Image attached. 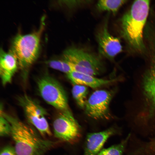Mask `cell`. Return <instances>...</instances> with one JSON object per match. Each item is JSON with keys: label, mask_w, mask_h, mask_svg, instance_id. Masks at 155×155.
Returning a JSON list of instances; mask_svg holds the SVG:
<instances>
[{"label": "cell", "mask_w": 155, "mask_h": 155, "mask_svg": "<svg viewBox=\"0 0 155 155\" xmlns=\"http://www.w3.org/2000/svg\"><path fill=\"white\" fill-rule=\"evenodd\" d=\"M37 84L40 96L47 103L60 112L70 110L66 93L61 85L55 78L45 74L38 79Z\"/></svg>", "instance_id": "cell-4"}, {"label": "cell", "mask_w": 155, "mask_h": 155, "mask_svg": "<svg viewBox=\"0 0 155 155\" xmlns=\"http://www.w3.org/2000/svg\"><path fill=\"white\" fill-rule=\"evenodd\" d=\"M28 121L43 135H51V133L46 118V112L37 102L26 94L17 98Z\"/></svg>", "instance_id": "cell-5"}, {"label": "cell", "mask_w": 155, "mask_h": 155, "mask_svg": "<svg viewBox=\"0 0 155 155\" xmlns=\"http://www.w3.org/2000/svg\"><path fill=\"white\" fill-rule=\"evenodd\" d=\"M150 1H135L122 17L121 31L129 47L136 53L145 52L144 31L148 15Z\"/></svg>", "instance_id": "cell-1"}, {"label": "cell", "mask_w": 155, "mask_h": 155, "mask_svg": "<svg viewBox=\"0 0 155 155\" xmlns=\"http://www.w3.org/2000/svg\"><path fill=\"white\" fill-rule=\"evenodd\" d=\"M0 155H17L14 148L9 146L3 148L1 150Z\"/></svg>", "instance_id": "cell-20"}, {"label": "cell", "mask_w": 155, "mask_h": 155, "mask_svg": "<svg viewBox=\"0 0 155 155\" xmlns=\"http://www.w3.org/2000/svg\"><path fill=\"white\" fill-rule=\"evenodd\" d=\"M67 78L74 84H78L96 88L117 81V79L106 80L96 78L89 74L72 72L66 75Z\"/></svg>", "instance_id": "cell-13"}, {"label": "cell", "mask_w": 155, "mask_h": 155, "mask_svg": "<svg viewBox=\"0 0 155 155\" xmlns=\"http://www.w3.org/2000/svg\"><path fill=\"white\" fill-rule=\"evenodd\" d=\"M121 129L112 126L104 130L88 133L86 137L84 155H96L111 136L121 133Z\"/></svg>", "instance_id": "cell-11"}, {"label": "cell", "mask_w": 155, "mask_h": 155, "mask_svg": "<svg viewBox=\"0 0 155 155\" xmlns=\"http://www.w3.org/2000/svg\"><path fill=\"white\" fill-rule=\"evenodd\" d=\"M71 92L78 106L81 108L84 109L88 93L87 87L80 85H74Z\"/></svg>", "instance_id": "cell-16"}, {"label": "cell", "mask_w": 155, "mask_h": 155, "mask_svg": "<svg viewBox=\"0 0 155 155\" xmlns=\"http://www.w3.org/2000/svg\"><path fill=\"white\" fill-rule=\"evenodd\" d=\"M62 58L75 65L102 73L104 70L99 57L83 49L72 46L63 52Z\"/></svg>", "instance_id": "cell-9"}, {"label": "cell", "mask_w": 155, "mask_h": 155, "mask_svg": "<svg viewBox=\"0 0 155 155\" xmlns=\"http://www.w3.org/2000/svg\"><path fill=\"white\" fill-rule=\"evenodd\" d=\"M131 134L129 133L120 143L103 149L96 155H123L129 143Z\"/></svg>", "instance_id": "cell-15"}, {"label": "cell", "mask_w": 155, "mask_h": 155, "mask_svg": "<svg viewBox=\"0 0 155 155\" xmlns=\"http://www.w3.org/2000/svg\"><path fill=\"white\" fill-rule=\"evenodd\" d=\"M126 0H100L97 2L96 8L99 11H108L116 14Z\"/></svg>", "instance_id": "cell-14"}, {"label": "cell", "mask_w": 155, "mask_h": 155, "mask_svg": "<svg viewBox=\"0 0 155 155\" xmlns=\"http://www.w3.org/2000/svg\"><path fill=\"white\" fill-rule=\"evenodd\" d=\"M115 92L100 90L93 92L87 100L84 108L86 114L96 120L109 119V104Z\"/></svg>", "instance_id": "cell-7"}, {"label": "cell", "mask_w": 155, "mask_h": 155, "mask_svg": "<svg viewBox=\"0 0 155 155\" xmlns=\"http://www.w3.org/2000/svg\"><path fill=\"white\" fill-rule=\"evenodd\" d=\"M148 55L150 64L144 74L142 87L150 117L155 113V49L150 51Z\"/></svg>", "instance_id": "cell-10"}, {"label": "cell", "mask_w": 155, "mask_h": 155, "mask_svg": "<svg viewBox=\"0 0 155 155\" xmlns=\"http://www.w3.org/2000/svg\"><path fill=\"white\" fill-rule=\"evenodd\" d=\"M19 67L18 61L11 52H6L2 48L0 52V76L3 85L11 82Z\"/></svg>", "instance_id": "cell-12"}, {"label": "cell", "mask_w": 155, "mask_h": 155, "mask_svg": "<svg viewBox=\"0 0 155 155\" xmlns=\"http://www.w3.org/2000/svg\"><path fill=\"white\" fill-rule=\"evenodd\" d=\"M0 114L10 125V135L17 155H43L55 145V142L42 138L30 126L4 112L2 109H1Z\"/></svg>", "instance_id": "cell-2"}, {"label": "cell", "mask_w": 155, "mask_h": 155, "mask_svg": "<svg viewBox=\"0 0 155 155\" xmlns=\"http://www.w3.org/2000/svg\"><path fill=\"white\" fill-rule=\"evenodd\" d=\"M60 5L70 9H73L92 3L91 0H63L59 1Z\"/></svg>", "instance_id": "cell-18"}, {"label": "cell", "mask_w": 155, "mask_h": 155, "mask_svg": "<svg viewBox=\"0 0 155 155\" xmlns=\"http://www.w3.org/2000/svg\"><path fill=\"white\" fill-rule=\"evenodd\" d=\"M53 127L55 136L62 141L73 144L80 139V127L70 110L60 112L53 121Z\"/></svg>", "instance_id": "cell-6"}, {"label": "cell", "mask_w": 155, "mask_h": 155, "mask_svg": "<svg viewBox=\"0 0 155 155\" xmlns=\"http://www.w3.org/2000/svg\"><path fill=\"white\" fill-rule=\"evenodd\" d=\"M108 15L107 14L96 36L100 55L110 60L122 51L120 39L110 33L108 27Z\"/></svg>", "instance_id": "cell-8"}, {"label": "cell", "mask_w": 155, "mask_h": 155, "mask_svg": "<svg viewBox=\"0 0 155 155\" xmlns=\"http://www.w3.org/2000/svg\"><path fill=\"white\" fill-rule=\"evenodd\" d=\"M11 131V126L9 123L4 117L0 114V136L3 137L10 135Z\"/></svg>", "instance_id": "cell-19"}, {"label": "cell", "mask_w": 155, "mask_h": 155, "mask_svg": "<svg viewBox=\"0 0 155 155\" xmlns=\"http://www.w3.org/2000/svg\"><path fill=\"white\" fill-rule=\"evenodd\" d=\"M44 18L38 31L31 33L17 34L13 39L9 51L16 57L23 77L26 79L30 67L38 58L40 36L45 25Z\"/></svg>", "instance_id": "cell-3"}, {"label": "cell", "mask_w": 155, "mask_h": 155, "mask_svg": "<svg viewBox=\"0 0 155 155\" xmlns=\"http://www.w3.org/2000/svg\"><path fill=\"white\" fill-rule=\"evenodd\" d=\"M148 148L150 155H155V137L148 142Z\"/></svg>", "instance_id": "cell-21"}, {"label": "cell", "mask_w": 155, "mask_h": 155, "mask_svg": "<svg viewBox=\"0 0 155 155\" xmlns=\"http://www.w3.org/2000/svg\"><path fill=\"white\" fill-rule=\"evenodd\" d=\"M46 63L51 68L63 72L66 75L74 71L72 64L63 58L48 61Z\"/></svg>", "instance_id": "cell-17"}]
</instances>
